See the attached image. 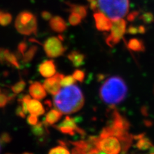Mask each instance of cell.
I'll return each mask as SVG.
<instances>
[{"label":"cell","mask_w":154,"mask_h":154,"mask_svg":"<svg viewBox=\"0 0 154 154\" xmlns=\"http://www.w3.org/2000/svg\"><path fill=\"white\" fill-rule=\"evenodd\" d=\"M27 122L29 125L33 126V125H36L38 122V119L36 116L30 114V116H28L27 118Z\"/></svg>","instance_id":"836d02e7"},{"label":"cell","mask_w":154,"mask_h":154,"mask_svg":"<svg viewBox=\"0 0 154 154\" xmlns=\"http://www.w3.org/2000/svg\"><path fill=\"white\" fill-rule=\"evenodd\" d=\"M90 8L92 10V11H96L98 8V2L96 0H94V1L91 2L90 5H89Z\"/></svg>","instance_id":"ab89813d"},{"label":"cell","mask_w":154,"mask_h":154,"mask_svg":"<svg viewBox=\"0 0 154 154\" xmlns=\"http://www.w3.org/2000/svg\"><path fill=\"white\" fill-rule=\"evenodd\" d=\"M144 136H145V134L142 133V134H139L137 135H134V136H133L134 139L138 141V140H139V139L143 138L144 137Z\"/></svg>","instance_id":"60d3db41"},{"label":"cell","mask_w":154,"mask_h":154,"mask_svg":"<svg viewBox=\"0 0 154 154\" xmlns=\"http://www.w3.org/2000/svg\"><path fill=\"white\" fill-rule=\"evenodd\" d=\"M88 1L89 2H93V1H94V0H88Z\"/></svg>","instance_id":"7dc6e473"},{"label":"cell","mask_w":154,"mask_h":154,"mask_svg":"<svg viewBox=\"0 0 154 154\" xmlns=\"http://www.w3.org/2000/svg\"><path fill=\"white\" fill-rule=\"evenodd\" d=\"M127 32L130 33V34L136 35L138 33V28L134 26H130L129 28H128Z\"/></svg>","instance_id":"8d00e7d4"},{"label":"cell","mask_w":154,"mask_h":154,"mask_svg":"<svg viewBox=\"0 0 154 154\" xmlns=\"http://www.w3.org/2000/svg\"><path fill=\"white\" fill-rule=\"evenodd\" d=\"M50 26L53 31L57 33L64 32L67 29V24L64 19L57 16L50 19Z\"/></svg>","instance_id":"9a60e30c"},{"label":"cell","mask_w":154,"mask_h":154,"mask_svg":"<svg viewBox=\"0 0 154 154\" xmlns=\"http://www.w3.org/2000/svg\"><path fill=\"white\" fill-rule=\"evenodd\" d=\"M139 15V12L137 11H134L129 14L127 16V19L129 21H133L136 17Z\"/></svg>","instance_id":"f35d334b"},{"label":"cell","mask_w":154,"mask_h":154,"mask_svg":"<svg viewBox=\"0 0 154 154\" xmlns=\"http://www.w3.org/2000/svg\"><path fill=\"white\" fill-rule=\"evenodd\" d=\"M5 60L8 63L11 64L14 67H15L16 68H21L20 64H19V62L17 61V57L16 55H14L13 53H11L8 50L5 49Z\"/></svg>","instance_id":"44dd1931"},{"label":"cell","mask_w":154,"mask_h":154,"mask_svg":"<svg viewBox=\"0 0 154 154\" xmlns=\"http://www.w3.org/2000/svg\"><path fill=\"white\" fill-rule=\"evenodd\" d=\"M94 144L101 153L108 154L123 153V146L122 141L116 136H102L94 137Z\"/></svg>","instance_id":"277c9868"},{"label":"cell","mask_w":154,"mask_h":154,"mask_svg":"<svg viewBox=\"0 0 154 154\" xmlns=\"http://www.w3.org/2000/svg\"><path fill=\"white\" fill-rule=\"evenodd\" d=\"M38 71L40 74L45 78H49L56 73V66L55 62L52 60H48L43 62L38 66Z\"/></svg>","instance_id":"7c38bea8"},{"label":"cell","mask_w":154,"mask_h":154,"mask_svg":"<svg viewBox=\"0 0 154 154\" xmlns=\"http://www.w3.org/2000/svg\"><path fill=\"white\" fill-rule=\"evenodd\" d=\"M76 82V80L73 78V75H68L66 76H64V78L62 79L60 81V85L62 87H67L71 85L75 84Z\"/></svg>","instance_id":"83f0119b"},{"label":"cell","mask_w":154,"mask_h":154,"mask_svg":"<svg viewBox=\"0 0 154 154\" xmlns=\"http://www.w3.org/2000/svg\"><path fill=\"white\" fill-rule=\"evenodd\" d=\"M67 58L75 67H78L84 64L85 55L80 51H73L67 55Z\"/></svg>","instance_id":"2e32d148"},{"label":"cell","mask_w":154,"mask_h":154,"mask_svg":"<svg viewBox=\"0 0 154 154\" xmlns=\"http://www.w3.org/2000/svg\"><path fill=\"white\" fill-rule=\"evenodd\" d=\"M48 153L50 154H69L70 152L66 147V145L61 144L60 146L51 148Z\"/></svg>","instance_id":"d4e9b609"},{"label":"cell","mask_w":154,"mask_h":154,"mask_svg":"<svg viewBox=\"0 0 154 154\" xmlns=\"http://www.w3.org/2000/svg\"><path fill=\"white\" fill-rule=\"evenodd\" d=\"M41 16L43 19H45V21H49L52 18V15L48 11H43L41 13Z\"/></svg>","instance_id":"d590c367"},{"label":"cell","mask_w":154,"mask_h":154,"mask_svg":"<svg viewBox=\"0 0 154 154\" xmlns=\"http://www.w3.org/2000/svg\"><path fill=\"white\" fill-rule=\"evenodd\" d=\"M126 26L127 23L122 18L112 21L110 33L105 39L106 43L109 46L112 48L119 42L126 32Z\"/></svg>","instance_id":"52a82bcc"},{"label":"cell","mask_w":154,"mask_h":154,"mask_svg":"<svg viewBox=\"0 0 154 154\" xmlns=\"http://www.w3.org/2000/svg\"><path fill=\"white\" fill-rule=\"evenodd\" d=\"M27 50V44L25 41H22L17 46V56L21 55L22 57L25 54Z\"/></svg>","instance_id":"4dcf8cb0"},{"label":"cell","mask_w":154,"mask_h":154,"mask_svg":"<svg viewBox=\"0 0 154 154\" xmlns=\"http://www.w3.org/2000/svg\"><path fill=\"white\" fill-rule=\"evenodd\" d=\"M12 20V16L11 14L0 11V25L3 26H8Z\"/></svg>","instance_id":"cb8c5ba5"},{"label":"cell","mask_w":154,"mask_h":154,"mask_svg":"<svg viewBox=\"0 0 154 154\" xmlns=\"http://www.w3.org/2000/svg\"><path fill=\"white\" fill-rule=\"evenodd\" d=\"M66 4L69 7V11L71 12H75L79 14V15L82 17V18L84 19L87 16V7L86 6H82V5H78L71 4L69 2H67Z\"/></svg>","instance_id":"ffe728a7"},{"label":"cell","mask_w":154,"mask_h":154,"mask_svg":"<svg viewBox=\"0 0 154 154\" xmlns=\"http://www.w3.org/2000/svg\"><path fill=\"white\" fill-rule=\"evenodd\" d=\"M64 38L62 35L50 37L45 41L43 47L48 57L57 58L63 55L67 48L64 46Z\"/></svg>","instance_id":"8992f818"},{"label":"cell","mask_w":154,"mask_h":154,"mask_svg":"<svg viewBox=\"0 0 154 154\" xmlns=\"http://www.w3.org/2000/svg\"><path fill=\"white\" fill-rule=\"evenodd\" d=\"M149 153L150 154H154V146L152 145L150 148V150H149Z\"/></svg>","instance_id":"bcb514c9"},{"label":"cell","mask_w":154,"mask_h":154,"mask_svg":"<svg viewBox=\"0 0 154 154\" xmlns=\"http://www.w3.org/2000/svg\"><path fill=\"white\" fill-rule=\"evenodd\" d=\"M64 75L63 74L57 73L45 81L43 87L48 93L54 96L60 90V81L64 78Z\"/></svg>","instance_id":"30bf717a"},{"label":"cell","mask_w":154,"mask_h":154,"mask_svg":"<svg viewBox=\"0 0 154 154\" xmlns=\"http://www.w3.org/2000/svg\"><path fill=\"white\" fill-rule=\"evenodd\" d=\"M26 87V82L23 80H20L16 84L11 86L12 92L15 94H19L23 92Z\"/></svg>","instance_id":"484cf974"},{"label":"cell","mask_w":154,"mask_h":154,"mask_svg":"<svg viewBox=\"0 0 154 154\" xmlns=\"http://www.w3.org/2000/svg\"><path fill=\"white\" fill-rule=\"evenodd\" d=\"M8 103V100L7 94L0 93V108L5 107Z\"/></svg>","instance_id":"d6a6232c"},{"label":"cell","mask_w":154,"mask_h":154,"mask_svg":"<svg viewBox=\"0 0 154 154\" xmlns=\"http://www.w3.org/2000/svg\"><path fill=\"white\" fill-rule=\"evenodd\" d=\"M96 27L100 32H109L112 27L111 20L102 12H96L94 14Z\"/></svg>","instance_id":"8fae6325"},{"label":"cell","mask_w":154,"mask_h":154,"mask_svg":"<svg viewBox=\"0 0 154 154\" xmlns=\"http://www.w3.org/2000/svg\"><path fill=\"white\" fill-rule=\"evenodd\" d=\"M105 78V75L103 74H98L97 75V79H98V82H101Z\"/></svg>","instance_id":"f6af8a7d"},{"label":"cell","mask_w":154,"mask_h":154,"mask_svg":"<svg viewBox=\"0 0 154 154\" xmlns=\"http://www.w3.org/2000/svg\"><path fill=\"white\" fill-rule=\"evenodd\" d=\"M28 112L30 114L39 116L45 113V107L42 104L36 99H29L26 101Z\"/></svg>","instance_id":"4fadbf2b"},{"label":"cell","mask_w":154,"mask_h":154,"mask_svg":"<svg viewBox=\"0 0 154 154\" xmlns=\"http://www.w3.org/2000/svg\"><path fill=\"white\" fill-rule=\"evenodd\" d=\"M16 30L21 34L30 35L36 33L37 30V21L36 17L29 11H23L19 14L16 22Z\"/></svg>","instance_id":"5b68a950"},{"label":"cell","mask_w":154,"mask_h":154,"mask_svg":"<svg viewBox=\"0 0 154 154\" xmlns=\"http://www.w3.org/2000/svg\"><path fill=\"white\" fill-rule=\"evenodd\" d=\"M62 116V113L59 110L51 109L48 112L45 117V123L46 125H52L59 122Z\"/></svg>","instance_id":"e0dca14e"},{"label":"cell","mask_w":154,"mask_h":154,"mask_svg":"<svg viewBox=\"0 0 154 154\" xmlns=\"http://www.w3.org/2000/svg\"><path fill=\"white\" fill-rule=\"evenodd\" d=\"M54 127L62 134L69 136H74L76 133H78L82 136H85L86 134L84 130L79 127L76 125V119L69 116H67L63 121L60 124L55 125Z\"/></svg>","instance_id":"ba28073f"},{"label":"cell","mask_w":154,"mask_h":154,"mask_svg":"<svg viewBox=\"0 0 154 154\" xmlns=\"http://www.w3.org/2000/svg\"><path fill=\"white\" fill-rule=\"evenodd\" d=\"M5 49L3 48H0V63L4 64L5 62Z\"/></svg>","instance_id":"74e56055"},{"label":"cell","mask_w":154,"mask_h":154,"mask_svg":"<svg viewBox=\"0 0 154 154\" xmlns=\"http://www.w3.org/2000/svg\"><path fill=\"white\" fill-rule=\"evenodd\" d=\"M140 19H141L145 23H150L153 21V16L151 13L147 12L141 16Z\"/></svg>","instance_id":"1f68e13d"},{"label":"cell","mask_w":154,"mask_h":154,"mask_svg":"<svg viewBox=\"0 0 154 154\" xmlns=\"http://www.w3.org/2000/svg\"><path fill=\"white\" fill-rule=\"evenodd\" d=\"M12 141V137L7 132H3L0 136V143L2 144H8Z\"/></svg>","instance_id":"f546056e"},{"label":"cell","mask_w":154,"mask_h":154,"mask_svg":"<svg viewBox=\"0 0 154 154\" xmlns=\"http://www.w3.org/2000/svg\"><path fill=\"white\" fill-rule=\"evenodd\" d=\"M74 148L72 149V153L75 154L85 153H101L100 151L96 148L94 144L89 139L86 141L80 140L77 141H70Z\"/></svg>","instance_id":"9c48e42d"},{"label":"cell","mask_w":154,"mask_h":154,"mask_svg":"<svg viewBox=\"0 0 154 154\" xmlns=\"http://www.w3.org/2000/svg\"><path fill=\"white\" fill-rule=\"evenodd\" d=\"M29 93L34 99L42 100L46 96V92L43 85L38 82H34L31 84L29 88Z\"/></svg>","instance_id":"5bb4252c"},{"label":"cell","mask_w":154,"mask_h":154,"mask_svg":"<svg viewBox=\"0 0 154 154\" xmlns=\"http://www.w3.org/2000/svg\"><path fill=\"white\" fill-rule=\"evenodd\" d=\"M98 8L111 21L127 16L129 10V0H98Z\"/></svg>","instance_id":"3957f363"},{"label":"cell","mask_w":154,"mask_h":154,"mask_svg":"<svg viewBox=\"0 0 154 154\" xmlns=\"http://www.w3.org/2000/svg\"><path fill=\"white\" fill-rule=\"evenodd\" d=\"M73 76L76 80L80 82H83L85 77V73L82 70L76 69L73 72Z\"/></svg>","instance_id":"f1b7e54d"},{"label":"cell","mask_w":154,"mask_h":154,"mask_svg":"<svg viewBox=\"0 0 154 154\" xmlns=\"http://www.w3.org/2000/svg\"><path fill=\"white\" fill-rule=\"evenodd\" d=\"M37 50L38 47L37 46H32L26 51L23 56V62L24 63H28V62H31L36 54Z\"/></svg>","instance_id":"7402d4cb"},{"label":"cell","mask_w":154,"mask_h":154,"mask_svg":"<svg viewBox=\"0 0 154 154\" xmlns=\"http://www.w3.org/2000/svg\"><path fill=\"white\" fill-rule=\"evenodd\" d=\"M84 103L85 98L82 91L74 84L64 87L54 97L55 107L65 114L79 111L83 107Z\"/></svg>","instance_id":"6da1fadb"},{"label":"cell","mask_w":154,"mask_h":154,"mask_svg":"<svg viewBox=\"0 0 154 154\" xmlns=\"http://www.w3.org/2000/svg\"><path fill=\"white\" fill-rule=\"evenodd\" d=\"M128 48L131 50L134 51H144L145 46L143 41L137 38H133L130 39L128 42Z\"/></svg>","instance_id":"d6986e66"},{"label":"cell","mask_w":154,"mask_h":154,"mask_svg":"<svg viewBox=\"0 0 154 154\" xmlns=\"http://www.w3.org/2000/svg\"><path fill=\"white\" fill-rule=\"evenodd\" d=\"M144 125H145L146 127H150L153 125V123H152V122L150 121V120L145 119V120H144Z\"/></svg>","instance_id":"ee69618b"},{"label":"cell","mask_w":154,"mask_h":154,"mask_svg":"<svg viewBox=\"0 0 154 154\" xmlns=\"http://www.w3.org/2000/svg\"><path fill=\"white\" fill-rule=\"evenodd\" d=\"M82 19V18L79 14L72 12L69 17V22L72 26H76L81 23Z\"/></svg>","instance_id":"4316f807"},{"label":"cell","mask_w":154,"mask_h":154,"mask_svg":"<svg viewBox=\"0 0 154 154\" xmlns=\"http://www.w3.org/2000/svg\"><path fill=\"white\" fill-rule=\"evenodd\" d=\"M152 145L153 144L150 139L144 137L143 138L138 140L135 146L140 150H146L148 149H150Z\"/></svg>","instance_id":"603a6c76"},{"label":"cell","mask_w":154,"mask_h":154,"mask_svg":"<svg viewBox=\"0 0 154 154\" xmlns=\"http://www.w3.org/2000/svg\"><path fill=\"white\" fill-rule=\"evenodd\" d=\"M128 92L125 80L118 76H113L106 80L99 91L100 97L110 106L119 104L126 98Z\"/></svg>","instance_id":"7a4b0ae2"},{"label":"cell","mask_w":154,"mask_h":154,"mask_svg":"<svg viewBox=\"0 0 154 154\" xmlns=\"http://www.w3.org/2000/svg\"><path fill=\"white\" fill-rule=\"evenodd\" d=\"M0 92H1V89H0Z\"/></svg>","instance_id":"c3c4849f"},{"label":"cell","mask_w":154,"mask_h":154,"mask_svg":"<svg viewBox=\"0 0 154 154\" xmlns=\"http://www.w3.org/2000/svg\"><path fill=\"white\" fill-rule=\"evenodd\" d=\"M141 113L144 116H148V108L146 107V106H144L141 109Z\"/></svg>","instance_id":"b9f144b4"},{"label":"cell","mask_w":154,"mask_h":154,"mask_svg":"<svg viewBox=\"0 0 154 154\" xmlns=\"http://www.w3.org/2000/svg\"><path fill=\"white\" fill-rule=\"evenodd\" d=\"M46 125L45 123L38 122L36 125H33L31 131L35 136L38 137H42L47 134L48 130L46 127Z\"/></svg>","instance_id":"ac0fdd59"},{"label":"cell","mask_w":154,"mask_h":154,"mask_svg":"<svg viewBox=\"0 0 154 154\" xmlns=\"http://www.w3.org/2000/svg\"><path fill=\"white\" fill-rule=\"evenodd\" d=\"M146 32V28L144 26H139L138 27V33H141V34H143Z\"/></svg>","instance_id":"7bdbcfd3"},{"label":"cell","mask_w":154,"mask_h":154,"mask_svg":"<svg viewBox=\"0 0 154 154\" xmlns=\"http://www.w3.org/2000/svg\"><path fill=\"white\" fill-rule=\"evenodd\" d=\"M16 114L17 116H18L21 117V118H25L26 114H25V113H24L23 110V109H22V107H21V105L18 106L17 108L16 109Z\"/></svg>","instance_id":"e575fe53"}]
</instances>
